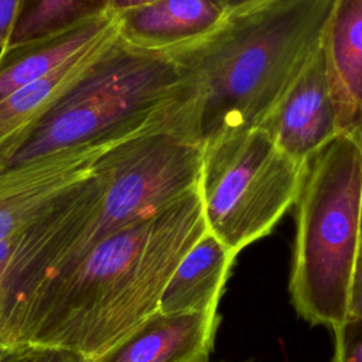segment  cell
<instances>
[{
    "instance_id": "9",
    "label": "cell",
    "mask_w": 362,
    "mask_h": 362,
    "mask_svg": "<svg viewBox=\"0 0 362 362\" xmlns=\"http://www.w3.org/2000/svg\"><path fill=\"white\" fill-rule=\"evenodd\" d=\"M113 16L129 45L168 52L211 33L226 14L214 0H157Z\"/></svg>"
},
{
    "instance_id": "3",
    "label": "cell",
    "mask_w": 362,
    "mask_h": 362,
    "mask_svg": "<svg viewBox=\"0 0 362 362\" xmlns=\"http://www.w3.org/2000/svg\"><path fill=\"white\" fill-rule=\"evenodd\" d=\"M195 90L168 52L129 45L116 33L92 68L0 160V170L115 132L137 133L192 107Z\"/></svg>"
},
{
    "instance_id": "5",
    "label": "cell",
    "mask_w": 362,
    "mask_h": 362,
    "mask_svg": "<svg viewBox=\"0 0 362 362\" xmlns=\"http://www.w3.org/2000/svg\"><path fill=\"white\" fill-rule=\"evenodd\" d=\"M189 119L191 112L151 126L99 157L95 168L105 181L100 204L71 246L49 266L25 307L96 243L156 216L198 188L204 146L194 137Z\"/></svg>"
},
{
    "instance_id": "16",
    "label": "cell",
    "mask_w": 362,
    "mask_h": 362,
    "mask_svg": "<svg viewBox=\"0 0 362 362\" xmlns=\"http://www.w3.org/2000/svg\"><path fill=\"white\" fill-rule=\"evenodd\" d=\"M25 0H0V51L10 44Z\"/></svg>"
},
{
    "instance_id": "1",
    "label": "cell",
    "mask_w": 362,
    "mask_h": 362,
    "mask_svg": "<svg viewBox=\"0 0 362 362\" xmlns=\"http://www.w3.org/2000/svg\"><path fill=\"white\" fill-rule=\"evenodd\" d=\"M202 233L197 215L174 204L105 238L30 301L14 349L65 348L98 359L158 311L173 272Z\"/></svg>"
},
{
    "instance_id": "12",
    "label": "cell",
    "mask_w": 362,
    "mask_h": 362,
    "mask_svg": "<svg viewBox=\"0 0 362 362\" xmlns=\"http://www.w3.org/2000/svg\"><path fill=\"white\" fill-rule=\"evenodd\" d=\"M236 253L206 230L180 260L160 300L158 311H216Z\"/></svg>"
},
{
    "instance_id": "15",
    "label": "cell",
    "mask_w": 362,
    "mask_h": 362,
    "mask_svg": "<svg viewBox=\"0 0 362 362\" xmlns=\"http://www.w3.org/2000/svg\"><path fill=\"white\" fill-rule=\"evenodd\" d=\"M332 332L334 352L329 362H362V315L346 317Z\"/></svg>"
},
{
    "instance_id": "11",
    "label": "cell",
    "mask_w": 362,
    "mask_h": 362,
    "mask_svg": "<svg viewBox=\"0 0 362 362\" xmlns=\"http://www.w3.org/2000/svg\"><path fill=\"white\" fill-rule=\"evenodd\" d=\"M115 33L116 23L112 30L49 74L20 88L0 102V160L92 68Z\"/></svg>"
},
{
    "instance_id": "8",
    "label": "cell",
    "mask_w": 362,
    "mask_h": 362,
    "mask_svg": "<svg viewBox=\"0 0 362 362\" xmlns=\"http://www.w3.org/2000/svg\"><path fill=\"white\" fill-rule=\"evenodd\" d=\"M219 321L218 311H157L92 362H208Z\"/></svg>"
},
{
    "instance_id": "18",
    "label": "cell",
    "mask_w": 362,
    "mask_h": 362,
    "mask_svg": "<svg viewBox=\"0 0 362 362\" xmlns=\"http://www.w3.org/2000/svg\"><path fill=\"white\" fill-rule=\"evenodd\" d=\"M362 315V246H359L349 288L348 300V313L346 317H359Z\"/></svg>"
},
{
    "instance_id": "10",
    "label": "cell",
    "mask_w": 362,
    "mask_h": 362,
    "mask_svg": "<svg viewBox=\"0 0 362 362\" xmlns=\"http://www.w3.org/2000/svg\"><path fill=\"white\" fill-rule=\"evenodd\" d=\"M322 48L341 132L355 134L362 127V0H335Z\"/></svg>"
},
{
    "instance_id": "19",
    "label": "cell",
    "mask_w": 362,
    "mask_h": 362,
    "mask_svg": "<svg viewBox=\"0 0 362 362\" xmlns=\"http://www.w3.org/2000/svg\"><path fill=\"white\" fill-rule=\"evenodd\" d=\"M214 1L225 14H230V13H238V11L252 8L269 0H214Z\"/></svg>"
},
{
    "instance_id": "14",
    "label": "cell",
    "mask_w": 362,
    "mask_h": 362,
    "mask_svg": "<svg viewBox=\"0 0 362 362\" xmlns=\"http://www.w3.org/2000/svg\"><path fill=\"white\" fill-rule=\"evenodd\" d=\"M107 13L109 0H25L8 47L71 30Z\"/></svg>"
},
{
    "instance_id": "23",
    "label": "cell",
    "mask_w": 362,
    "mask_h": 362,
    "mask_svg": "<svg viewBox=\"0 0 362 362\" xmlns=\"http://www.w3.org/2000/svg\"><path fill=\"white\" fill-rule=\"evenodd\" d=\"M355 136H358V139L361 140V143H362V127L355 133Z\"/></svg>"
},
{
    "instance_id": "6",
    "label": "cell",
    "mask_w": 362,
    "mask_h": 362,
    "mask_svg": "<svg viewBox=\"0 0 362 362\" xmlns=\"http://www.w3.org/2000/svg\"><path fill=\"white\" fill-rule=\"evenodd\" d=\"M307 164L260 127L206 143L198 184L206 229L236 255L267 236L296 204Z\"/></svg>"
},
{
    "instance_id": "20",
    "label": "cell",
    "mask_w": 362,
    "mask_h": 362,
    "mask_svg": "<svg viewBox=\"0 0 362 362\" xmlns=\"http://www.w3.org/2000/svg\"><path fill=\"white\" fill-rule=\"evenodd\" d=\"M157 0H109V13L119 14L132 8H137L141 6H147Z\"/></svg>"
},
{
    "instance_id": "21",
    "label": "cell",
    "mask_w": 362,
    "mask_h": 362,
    "mask_svg": "<svg viewBox=\"0 0 362 362\" xmlns=\"http://www.w3.org/2000/svg\"><path fill=\"white\" fill-rule=\"evenodd\" d=\"M30 349L28 348H20L14 349L11 352L0 355V362H28Z\"/></svg>"
},
{
    "instance_id": "13",
    "label": "cell",
    "mask_w": 362,
    "mask_h": 362,
    "mask_svg": "<svg viewBox=\"0 0 362 362\" xmlns=\"http://www.w3.org/2000/svg\"><path fill=\"white\" fill-rule=\"evenodd\" d=\"M115 23V16L107 13L71 30L0 51V102L20 88L49 74L112 30Z\"/></svg>"
},
{
    "instance_id": "7",
    "label": "cell",
    "mask_w": 362,
    "mask_h": 362,
    "mask_svg": "<svg viewBox=\"0 0 362 362\" xmlns=\"http://www.w3.org/2000/svg\"><path fill=\"white\" fill-rule=\"evenodd\" d=\"M260 129L283 153L304 164L342 134L322 47L273 107Z\"/></svg>"
},
{
    "instance_id": "2",
    "label": "cell",
    "mask_w": 362,
    "mask_h": 362,
    "mask_svg": "<svg viewBox=\"0 0 362 362\" xmlns=\"http://www.w3.org/2000/svg\"><path fill=\"white\" fill-rule=\"evenodd\" d=\"M335 0H269L168 51L195 90L191 132L206 143L257 129L322 47Z\"/></svg>"
},
{
    "instance_id": "4",
    "label": "cell",
    "mask_w": 362,
    "mask_h": 362,
    "mask_svg": "<svg viewBox=\"0 0 362 362\" xmlns=\"http://www.w3.org/2000/svg\"><path fill=\"white\" fill-rule=\"evenodd\" d=\"M362 143L342 133L307 164L296 206L288 293L311 325L335 328L346 318L352 270L361 246Z\"/></svg>"
},
{
    "instance_id": "22",
    "label": "cell",
    "mask_w": 362,
    "mask_h": 362,
    "mask_svg": "<svg viewBox=\"0 0 362 362\" xmlns=\"http://www.w3.org/2000/svg\"><path fill=\"white\" fill-rule=\"evenodd\" d=\"M359 239L362 246V189H361V201H359Z\"/></svg>"
},
{
    "instance_id": "17",
    "label": "cell",
    "mask_w": 362,
    "mask_h": 362,
    "mask_svg": "<svg viewBox=\"0 0 362 362\" xmlns=\"http://www.w3.org/2000/svg\"><path fill=\"white\" fill-rule=\"evenodd\" d=\"M28 349V362H88L79 354L65 348L33 346Z\"/></svg>"
}]
</instances>
